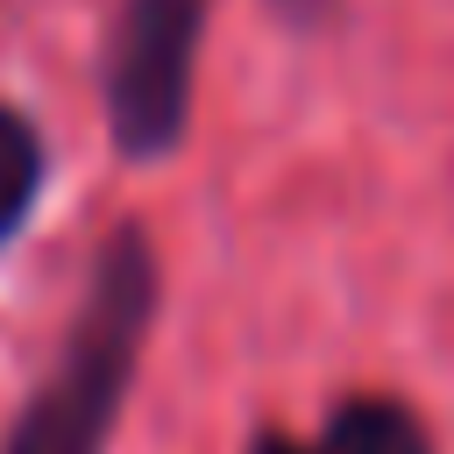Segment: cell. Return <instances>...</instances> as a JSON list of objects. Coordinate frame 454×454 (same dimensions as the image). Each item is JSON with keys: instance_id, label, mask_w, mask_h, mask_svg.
<instances>
[{"instance_id": "obj_3", "label": "cell", "mask_w": 454, "mask_h": 454, "mask_svg": "<svg viewBox=\"0 0 454 454\" xmlns=\"http://www.w3.org/2000/svg\"><path fill=\"white\" fill-rule=\"evenodd\" d=\"M248 454H433V440H426V426L397 397H348V404H333L319 447L284 440V433H262Z\"/></svg>"}, {"instance_id": "obj_1", "label": "cell", "mask_w": 454, "mask_h": 454, "mask_svg": "<svg viewBox=\"0 0 454 454\" xmlns=\"http://www.w3.org/2000/svg\"><path fill=\"white\" fill-rule=\"evenodd\" d=\"M156 248L142 227H114L99 241V262H92V284H85V305L43 376V390L21 404L14 433H7V454H99L114 419H121V397L135 383V362H142V340H149V319H156Z\"/></svg>"}, {"instance_id": "obj_2", "label": "cell", "mask_w": 454, "mask_h": 454, "mask_svg": "<svg viewBox=\"0 0 454 454\" xmlns=\"http://www.w3.org/2000/svg\"><path fill=\"white\" fill-rule=\"evenodd\" d=\"M206 14L213 0H121L106 28V64H99L106 135L121 142V156L156 163L184 142Z\"/></svg>"}, {"instance_id": "obj_4", "label": "cell", "mask_w": 454, "mask_h": 454, "mask_svg": "<svg viewBox=\"0 0 454 454\" xmlns=\"http://www.w3.org/2000/svg\"><path fill=\"white\" fill-rule=\"evenodd\" d=\"M43 135H35V121L21 114V106H0V241L28 220V206H35V192H43Z\"/></svg>"}, {"instance_id": "obj_5", "label": "cell", "mask_w": 454, "mask_h": 454, "mask_svg": "<svg viewBox=\"0 0 454 454\" xmlns=\"http://www.w3.org/2000/svg\"><path fill=\"white\" fill-rule=\"evenodd\" d=\"M270 7H284V14H319V0H270Z\"/></svg>"}]
</instances>
